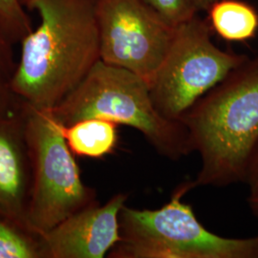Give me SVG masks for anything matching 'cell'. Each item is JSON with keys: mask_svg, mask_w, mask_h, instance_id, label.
Returning <instances> with one entry per match:
<instances>
[{"mask_svg": "<svg viewBox=\"0 0 258 258\" xmlns=\"http://www.w3.org/2000/svg\"><path fill=\"white\" fill-rule=\"evenodd\" d=\"M101 60L152 81L172 43L175 26L144 0H96Z\"/></svg>", "mask_w": 258, "mask_h": 258, "instance_id": "cell-7", "label": "cell"}, {"mask_svg": "<svg viewBox=\"0 0 258 258\" xmlns=\"http://www.w3.org/2000/svg\"><path fill=\"white\" fill-rule=\"evenodd\" d=\"M128 194L114 195L57 224L40 235L45 258H103L120 237V213Z\"/></svg>", "mask_w": 258, "mask_h": 258, "instance_id": "cell-8", "label": "cell"}, {"mask_svg": "<svg viewBox=\"0 0 258 258\" xmlns=\"http://www.w3.org/2000/svg\"><path fill=\"white\" fill-rule=\"evenodd\" d=\"M248 204L251 212L258 218V194H249Z\"/></svg>", "mask_w": 258, "mask_h": 258, "instance_id": "cell-18", "label": "cell"}, {"mask_svg": "<svg viewBox=\"0 0 258 258\" xmlns=\"http://www.w3.org/2000/svg\"><path fill=\"white\" fill-rule=\"evenodd\" d=\"M39 17L21 42L12 81L19 101L52 110L100 59L96 0H20Z\"/></svg>", "mask_w": 258, "mask_h": 258, "instance_id": "cell-1", "label": "cell"}, {"mask_svg": "<svg viewBox=\"0 0 258 258\" xmlns=\"http://www.w3.org/2000/svg\"><path fill=\"white\" fill-rule=\"evenodd\" d=\"M22 117L32 166L28 225L40 236L99 202L95 189L83 183L74 154L66 143L63 125L52 111L22 102Z\"/></svg>", "mask_w": 258, "mask_h": 258, "instance_id": "cell-5", "label": "cell"}, {"mask_svg": "<svg viewBox=\"0 0 258 258\" xmlns=\"http://www.w3.org/2000/svg\"><path fill=\"white\" fill-rule=\"evenodd\" d=\"M0 26L14 44L20 43L34 29L20 0H0Z\"/></svg>", "mask_w": 258, "mask_h": 258, "instance_id": "cell-14", "label": "cell"}, {"mask_svg": "<svg viewBox=\"0 0 258 258\" xmlns=\"http://www.w3.org/2000/svg\"><path fill=\"white\" fill-rule=\"evenodd\" d=\"M51 111L64 126L97 118L136 129L161 156L171 161L194 152L184 122L167 119L158 111L148 83L128 70L101 59Z\"/></svg>", "mask_w": 258, "mask_h": 258, "instance_id": "cell-3", "label": "cell"}, {"mask_svg": "<svg viewBox=\"0 0 258 258\" xmlns=\"http://www.w3.org/2000/svg\"><path fill=\"white\" fill-rule=\"evenodd\" d=\"M148 6L172 26H177L194 14L188 7L187 0H144ZM198 15V14H197Z\"/></svg>", "mask_w": 258, "mask_h": 258, "instance_id": "cell-15", "label": "cell"}, {"mask_svg": "<svg viewBox=\"0 0 258 258\" xmlns=\"http://www.w3.org/2000/svg\"><path fill=\"white\" fill-rule=\"evenodd\" d=\"M244 183L249 185V194H258V145L251 157Z\"/></svg>", "mask_w": 258, "mask_h": 258, "instance_id": "cell-16", "label": "cell"}, {"mask_svg": "<svg viewBox=\"0 0 258 258\" xmlns=\"http://www.w3.org/2000/svg\"><path fill=\"white\" fill-rule=\"evenodd\" d=\"M117 127L110 120L91 118L63 125V135L74 155L99 159L114 152L118 143Z\"/></svg>", "mask_w": 258, "mask_h": 258, "instance_id": "cell-11", "label": "cell"}, {"mask_svg": "<svg viewBox=\"0 0 258 258\" xmlns=\"http://www.w3.org/2000/svg\"><path fill=\"white\" fill-rule=\"evenodd\" d=\"M0 258H45L40 237L0 214Z\"/></svg>", "mask_w": 258, "mask_h": 258, "instance_id": "cell-12", "label": "cell"}, {"mask_svg": "<svg viewBox=\"0 0 258 258\" xmlns=\"http://www.w3.org/2000/svg\"><path fill=\"white\" fill-rule=\"evenodd\" d=\"M194 182L179 185L156 210L126 205L120 213V242L110 258H258V235L228 238L207 230L183 201Z\"/></svg>", "mask_w": 258, "mask_h": 258, "instance_id": "cell-4", "label": "cell"}, {"mask_svg": "<svg viewBox=\"0 0 258 258\" xmlns=\"http://www.w3.org/2000/svg\"><path fill=\"white\" fill-rule=\"evenodd\" d=\"M31 183L32 166L21 106L17 113L0 115V214L30 231Z\"/></svg>", "mask_w": 258, "mask_h": 258, "instance_id": "cell-9", "label": "cell"}, {"mask_svg": "<svg viewBox=\"0 0 258 258\" xmlns=\"http://www.w3.org/2000/svg\"><path fill=\"white\" fill-rule=\"evenodd\" d=\"M212 31L198 15L176 26L172 43L149 83L155 107L167 119L182 120L195 102L249 59L216 46Z\"/></svg>", "mask_w": 258, "mask_h": 258, "instance_id": "cell-6", "label": "cell"}, {"mask_svg": "<svg viewBox=\"0 0 258 258\" xmlns=\"http://www.w3.org/2000/svg\"><path fill=\"white\" fill-rule=\"evenodd\" d=\"M182 121L201 158L194 186L244 183L258 145V57L204 95Z\"/></svg>", "mask_w": 258, "mask_h": 258, "instance_id": "cell-2", "label": "cell"}, {"mask_svg": "<svg viewBox=\"0 0 258 258\" xmlns=\"http://www.w3.org/2000/svg\"><path fill=\"white\" fill-rule=\"evenodd\" d=\"M216 1L218 0H187V4L191 13L197 15L200 12H207Z\"/></svg>", "mask_w": 258, "mask_h": 258, "instance_id": "cell-17", "label": "cell"}, {"mask_svg": "<svg viewBox=\"0 0 258 258\" xmlns=\"http://www.w3.org/2000/svg\"><path fill=\"white\" fill-rule=\"evenodd\" d=\"M13 46L14 43L0 26V115L17 113L22 106L12 90V81L18 64Z\"/></svg>", "mask_w": 258, "mask_h": 258, "instance_id": "cell-13", "label": "cell"}, {"mask_svg": "<svg viewBox=\"0 0 258 258\" xmlns=\"http://www.w3.org/2000/svg\"><path fill=\"white\" fill-rule=\"evenodd\" d=\"M208 23L222 39L246 42L256 37L258 12L242 0H218L208 9Z\"/></svg>", "mask_w": 258, "mask_h": 258, "instance_id": "cell-10", "label": "cell"}]
</instances>
